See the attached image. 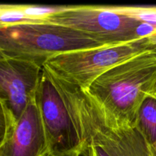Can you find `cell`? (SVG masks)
<instances>
[{
	"instance_id": "cell-1",
	"label": "cell",
	"mask_w": 156,
	"mask_h": 156,
	"mask_svg": "<svg viewBox=\"0 0 156 156\" xmlns=\"http://www.w3.org/2000/svg\"><path fill=\"white\" fill-rule=\"evenodd\" d=\"M47 73L71 117L81 156H153L151 145L136 125L111 118L84 90Z\"/></svg>"
},
{
	"instance_id": "cell-2",
	"label": "cell",
	"mask_w": 156,
	"mask_h": 156,
	"mask_svg": "<svg viewBox=\"0 0 156 156\" xmlns=\"http://www.w3.org/2000/svg\"><path fill=\"white\" fill-rule=\"evenodd\" d=\"M155 79L156 51L149 50L111 68L84 91L111 118L136 125Z\"/></svg>"
},
{
	"instance_id": "cell-3",
	"label": "cell",
	"mask_w": 156,
	"mask_h": 156,
	"mask_svg": "<svg viewBox=\"0 0 156 156\" xmlns=\"http://www.w3.org/2000/svg\"><path fill=\"white\" fill-rule=\"evenodd\" d=\"M103 46L81 32L46 21L0 27V50L6 57L41 66L59 54Z\"/></svg>"
},
{
	"instance_id": "cell-4",
	"label": "cell",
	"mask_w": 156,
	"mask_h": 156,
	"mask_svg": "<svg viewBox=\"0 0 156 156\" xmlns=\"http://www.w3.org/2000/svg\"><path fill=\"white\" fill-rule=\"evenodd\" d=\"M152 50L146 38L115 45L68 52L50 58L43 66L58 78L82 90L113 67Z\"/></svg>"
},
{
	"instance_id": "cell-5",
	"label": "cell",
	"mask_w": 156,
	"mask_h": 156,
	"mask_svg": "<svg viewBox=\"0 0 156 156\" xmlns=\"http://www.w3.org/2000/svg\"><path fill=\"white\" fill-rule=\"evenodd\" d=\"M43 21L69 27L105 45L140 39L138 29L141 21L117 12L114 6H62Z\"/></svg>"
},
{
	"instance_id": "cell-6",
	"label": "cell",
	"mask_w": 156,
	"mask_h": 156,
	"mask_svg": "<svg viewBox=\"0 0 156 156\" xmlns=\"http://www.w3.org/2000/svg\"><path fill=\"white\" fill-rule=\"evenodd\" d=\"M35 98L45 128L50 153L80 152L82 155L71 117L44 66Z\"/></svg>"
},
{
	"instance_id": "cell-7",
	"label": "cell",
	"mask_w": 156,
	"mask_h": 156,
	"mask_svg": "<svg viewBox=\"0 0 156 156\" xmlns=\"http://www.w3.org/2000/svg\"><path fill=\"white\" fill-rule=\"evenodd\" d=\"M42 73L43 66L35 62L8 57L0 59V100L15 122L34 98Z\"/></svg>"
},
{
	"instance_id": "cell-8",
	"label": "cell",
	"mask_w": 156,
	"mask_h": 156,
	"mask_svg": "<svg viewBox=\"0 0 156 156\" xmlns=\"http://www.w3.org/2000/svg\"><path fill=\"white\" fill-rule=\"evenodd\" d=\"M50 146L36 98L11 129L0 156H47Z\"/></svg>"
},
{
	"instance_id": "cell-9",
	"label": "cell",
	"mask_w": 156,
	"mask_h": 156,
	"mask_svg": "<svg viewBox=\"0 0 156 156\" xmlns=\"http://www.w3.org/2000/svg\"><path fill=\"white\" fill-rule=\"evenodd\" d=\"M136 126L152 146L156 141V98L146 97L139 110Z\"/></svg>"
},
{
	"instance_id": "cell-10",
	"label": "cell",
	"mask_w": 156,
	"mask_h": 156,
	"mask_svg": "<svg viewBox=\"0 0 156 156\" xmlns=\"http://www.w3.org/2000/svg\"><path fill=\"white\" fill-rule=\"evenodd\" d=\"M43 21V20L27 16L23 11L22 5H3L0 12V27Z\"/></svg>"
},
{
	"instance_id": "cell-11",
	"label": "cell",
	"mask_w": 156,
	"mask_h": 156,
	"mask_svg": "<svg viewBox=\"0 0 156 156\" xmlns=\"http://www.w3.org/2000/svg\"><path fill=\"white\" fill-rule=\"evenodd\" d=\"M117 12L141 22L156 26V6H114Z\"/></svg>"
},
{
	"instance_id": "cell-12",
	"label": "cell",
	"mask_w": 156,
	"mask_h": 156,
	"mask_svg": "<svg viewBox=\"0 0 156 156\" xmlns=\"http://www.w3.org/2000/svg\"><path fill=\"white\" fill-rule=\"evenodd\" d=\"M15 121L7 107L0 100V149L4 144Z\"/></svg>"
},
{
	"instance_id": "cell-13",
	"label": "cell",
	"mask_w": 156,
	"mask_h": 156,
	"mask_svg": "<svg viewBox=\"0 0 156 156\" xmlns=\"http://www.w3.org/2000/svg\"><path fill=\"white\" fill-rule=\"evenodd\" d=\"M62 6L59 7H50V6H35L23 5L22 9L27 16L36 18L43 20L47 16L56 13L61 9Z\"/></svg>"
},
{
	"instance_id": "cell-14",
	"label": "cell",
	"mask_w": 156,
	"mask_h": 156,
	"mask_svg": "<svg viewBox=\"0 0 156 156\" xmlns=\"http://www.w3.org/2000/svg\"><path fill=\"white\" fill-rule=\"evenodd\" d=\"M47 156H81L80 152H73V153H54L50 152Z\"/></svg>"
},
{
	"instance_id": "cell-15",
	"label": "cell",
	"mask_w": 156,
	"mask_h": 156,
	"mask_svg": "<svg viewBox=\"0 0 156 156\" xmlns=\"http://www.w3.org/2000/svg\"><path fill=\"white\" fill-rule=\"evenodd\" d=\"M148 95L152 96V97L156 98V79H155V80L154 81V82H153V84H152V87H151L150 90H149Z\"/></svg>"
},
{
	"instance_id": "cell-16",
	"label": "cell",
	"mask_w": 156,
	"mask_h": 156,
	"mask_svg": "<svg viewBox=\"0 0 156 156\" xmlns=\"http://www.w3.org/2000/svg\"><path fill=\"white\" fill-rule=\"evenodd\" d=\"M151 149H152V154H153V156H156V141L152 146H151Z\"/></svg>"
},
{
	"instance_id": "cell-17",
	"label": "cell",
	"mask_w": 156,
	"mask_h": 156,
	"mask_svg": "<svg viewBox=\"0 0 156 156\" xmlns=\"http://www.w3.org/2000/svg\"><path fill=\"white\" fill-rule=\"evenodd\" d=\"M5 58H7V57H6V56L4 55V53H3L2 52L1 50H0V59H5Z\"/></svg>"
},
{
	"instance_id": "cell-18",
	"label": "cell",
	"mask_w": 156,
	"mask_h": 156,
	"mask_svg": "<svg viewBox=\"0 0 156 156\" xmlns=\"http://www.w3.org/2000/svg\"><path fill=\"white\" fill-rule=\"evenodd\" d=\"M2 8H3V5H0V12H1V11H2Z\"/></svg>"
}]
</instances>
